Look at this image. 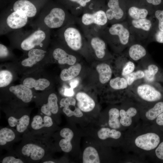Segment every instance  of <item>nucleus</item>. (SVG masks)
Returning <instances> with one entry per match:
<instances>
[{
    "label": "nucleus",
    "instance_id": "obj_1",
    "mask_svg": "<svg viewBox=\"0 0 163 163\" xmlns=\"http://www.w3.org/2000/svg\"><path fill=\"white\" fill-rule=\"evenodd\" d=\"M75 23V17L66 8L52 5L42 8L35 19L30 23V25L33 29L51 30Z\"/></svg>",
    "mask_w": 163,
    "mask_h": 163
},
{
    "label": "nucleus",
    "instance_id": "obj_2",
    "mask_svg": "<svg viewBox=\"0 0 163 163\" xmlns=\"http://www.w3.org/2000/svg\"><path fill=\"white\" fill-rule=\"evenodd\" d=\"M76 24H71L56 30L54 37L71 51L92 59L86 38Z\"/></svg>",
    "mask_w": 163,
    "mask_h": 163
},
{
    "label": "nucleus",
    "instance_id": "obj_3",
    "mask_svg": "<svg viewBox=\"0 0 163 163\" xmlns=\"http://www.w3.org/2000/svg\"><path fill=\"white\" fill-rule=\"evenodd\" d=\"M7 35L12 43L19 46L21 49L25 51L37 48L38 47L43 49V46L51 40L50 30L33 29L25 30L21 29Z\"/></svg>",
    "mask_w": 163,
    "mask_h": 163
},
{
    "label": "nucleus",
    "instance_id": "obj_4",
    "mask_svg": "<svg viewBox=\"0 0 163 163\" xmlns=\"http://www.w3.org/2000/svg\"><path fill=\"white\" fill-rule=\"evenodd\" d=\"M99 34L114 52L120 53L135 42L129 30L126 20L109 24Z\"/></svg>",
    "mask_w": 163,
    "mask_h": 163
},
{
    "label": "nucleus",
    "instance_id": "obj_5",
    "mask_svg": "<svg viewBox=\"0 0 163 163\" xmlns=\"http://www.w3.org/2000/svg\"><path fill=\"white\" fill-rule=\"evenodd\" d=\"M76 23L85 36H98L100 33L108 25V19L104 9L91 13H85L75 17Z\"/></svg>",
    "mask_w": 163,
    "mask_h": 163
},
{
    "label": "nucleus",
    "instance_id": "obj_6",
    "mask_svg": "<svg viewBox=\"0 0 163 163\" xmlns=\"http://www.w3.org/2000/svg\"><path fill=\"white\" fill-rule=\"evenodd\" d=\"M131 33L135 42L152 41L158 29V21L153 14L149 17L133 19L126 18Z\"/></svg>",
    "mask_w": 163,
    "mask_h": 163
},
{
    "label": "nucleus",
    "instance_id": "obj_7",
    "mask_svg": "<svg viewBox=\"0 0 163 163\" xmlns=\"http://www.w3.org/2000/svg\"><path fill=\"white\" fill-rule=\"evenodd\" d=\"M28 22L29 18L22 11H3L0 13V35L22 29Z\"/></svg>",
    "mask_w": 163,
    "mask_h": 163
},
{
    "label": "nucleus",
    "instance_id": "obj_8",
    "mask_svg": "<svg viewBox=\"0 0 163 163\" xmlns=\"http://www.w3.org/2000/svg\"><path fill=\"white\" fill-rule=\"evenodd\" d=\"M89 46L92 59L100 61L111 60L113 57L109 51L107 44L101 37L88 35L85 36Z\"/></svg>",
    "mask_w": 163,
    "mask_h": 163
},
{
    "label": "nucleus",
    "instance_id": "obj_9",
    "mask_svg": "<svg viewBox=\"0 0 163 163\" xmlns=\"http://www.w3.org/2000/svg\"><path fill=\"white\" fill-rule=\"evenodd\" d=\"M110 64H112L110 65L115 76L125 77L134 71L135 68L133 61L125 52L114 53L110 61Z\"/></svg>",
    "mask_w": 163,
    "mask_h": 163
},
{
    "label": "nucleus",
    "instance_id": "obj_10",
    "mask_svg": "<svg viewBox=\"0 0 163 163\" xmlns=\"http://www.w3.org/2000/svg\"><path fill=\"white\" fill-rule=\"evenodd\" d=\"M53 43L55 46L52 50L53 59L61 65H72L77 62L81 55L69 50L54 37Z\"/></svg>",
    "mask_w": 163,
    "mask_h": 163
},
{
    "label": "nucleus",
    "instance_id": "obj_11",
    "mask_svg": "<svg viewBox=\"0 0 163 163\" xmlns=\"http://www.w3.org/2000/svg\"><path fill=\"white\" fill-rule=\"evenodd\" d=\"M129 91L136 93L142 100L148 102L158 101L162 98L161 92L152 84L146 82L134 83Z\"/></svg>",
    "mask_w": 163,
    "mask_h": 163
},
{
    "label": "nucleus",
    "instance_id": "obj_12",
    "mask_svg": "<svg viewBox=\"0 0 163 163\" xmlns=\"http://www.w3.org/2000/svg\"><path fill=\"white\" fill-rule=\"evenodd\" d=\"M119 0H109L105 11L109 25L124 21L127 18L126 8L122 7Z\"/></svg>",
    "mask_w": 163,
    "mask_h": 163
},
{
    "label": "nucleus",
    "instance_id": "obj_13",
    "mask_svg": "<svg viewBox=\"0 0 163 163\" xmlns=\"http://www.w3.org/2000/svg\"><path fill=\"white\" fill-rule=\"evenodd\" d=\"M97 61L95 66V71L97 74L96 82L103 90L111 79L113 71L110 65V61Z\"/></svg>",
    "mask_w": 163,
    "mask_h": 163
},
{
    "label": "nucleus",
    "instance_id": "obj_14",
    "mask_svg": "<svg viewBox=\"0 0 163 163\" xmlns=\"http://www.w3.org/2000/svg\"><path fill=\"white\" fill-rule=\"evenodd\" d=\"M41 6L37 5L30 0H17L12 6L6 10L20 11L24 12L29 18L37 17L41 10Z\"/></svg>",
    "mask_w": 163,
    "mask_h": 163
},
{
    "label": "nucleus",
    "instance_id": "obj_15",
    "mask_svg": "<svg viewBox=\"0 0 163 163\" xmlns=\"http://www.w3.org/2000/svg\"><path fill=\"white\" fill-rule=\"evenodd\" d=\"M160 139L157 134L148 133L138 136L135 139L136 145L143 150L149 151L156 148L160 143Z\"/></svg>",
    "mask_w": 163,
    "mask_h": 163
},
{
    "label": "nucleus",
    "instance_id": "obj_16",
    "mask_svg": "<svg viewBox=\"0 0 163 163\" xmlns=\"http://www.w3.org/2000/svg\"><path fill=\"white\" fill-rule=\"evenodd\" d=\"M129 88L125 77L116 76L111 78L103 90L108 94H123L129 92Z\"/></svg>",
    "mask_w": 163,
    "mask_h": 163
},
{
    "label": "nucleus",
    "instance_id": "obj_17",
    "mask_svg": "<svg viewBox=\"0 0 163 163\" xmlns=\"http://www.w3.org/2000/svg\"><path fill=\"white\" fill-rule=\"evenodd\" d=\"M76 106L83 112H89L95 107L96 103L94 99L86 91H81L75 94Z\"/></svg>",
    "mask_w": 163,
    "mask_h": 163
},
{
    "label": "nucleus",
    "instance_id": "obj_18",
    "mask_svg": "<svg viewBox=\"0 0 163 163\" xmlns=\"http://www.w3.org/2000/svg\"><path fill=\"white\" fill-rule=\"evenodd\" d=\"M60 106L63 107V112L68 117L72 116L81 117L83 115L82 112L76 105V101L72 97H67L62 98L59 102Z\"/></svg>",
    "mask_w": 163,
    "mask_h": 163
},
{
    "label": "nucleus",
    "instance_id": "obj_19",
    "mask_svg": "<svg viewBox=\"0 0 163 163\" xmlns=\"http://www.w3.org/2000/svg\"><path fill=\"white\" fill-rule=\"evenodd\" d=\"M127 48V50L125 52L133 61L142 59L147 56L146 49L139 42H135Z\"/></svg>",
    "mask_w": 163,
    "mask_h": 163
},
{
    "label": "nucleus",
    "instance_id": "obj_20",
    "mask_svg": "<svg viewBox=\"0 0 163 163\" xmlns=\"http://www.w3.org/2000/svg\"><path fill=\"white\" fill-rule=\"evenodd\" d=\"M27 57L23 59L21 65L25 67H31L43 59L46 51L43 49L35 48L28 51Z\"/></svg>",
    "mask_w": 163,
    "mask_h": 163
},
{
    "label": "nucleus",
    "instance_id": "obj_21",
    "mask_svg": "<svg viewBox=\"0 0 163 163\" xmlns=\"http://www.w3.org/2000/svg\"><path fill=\"white\" fill-rule=\"evenodd\" d=\"M22 153L23 155L29 157L33 160H38L44 156L45 151L41 147L32 143L24 145L22 148Z\"/></svg>",
    "mask_w": 163,
    "mask_h": 163
},
{
    "label": "nucleus",
    "instance_id": "obj_22",
    "mask_svg": "<svg viewBox=\"0 0 163 163\" xmlns=\"http://www.w3.org/2000/svg\"><path fill=\"white\" fill-rule=\"evenodd\" d=\"M127 18L138 19L149 17L153 14L154 10L145 8L132 6L126 8Z\"/></svg>",
    "mask_w": 163,
    "mask_h": 163
},
{
    "label": "nucleus",
    "instance_id": "obj_23",
    "mask_svg": "<svg viewBox=\"0 0 163 163\" xmlns=\"http://www.w3.org/2000/svg\"><path fill=\"white\" fill-rule=\"evenodd\" d=\"M9 90L24 103L30 102L33 97L32 91L23 84L11 86Z\"/></svg>",
    "mask_w": 163,
    "mask_h": 163
},
{
    "label": "nucleus",
    "instance_id": "obj_24",
    "mask_svg": "<svg viewBox=\"0 0 163 163\" xmlns=\"http://www.w3.org/2000/svg\"><path fill=\"white\" fill-rule=\"evenodd\" d=\"M60 135L61 137L64 138L61 139L59 143L61 150L65 152H70L72 149L71 141L74 136L73 132L70 129L65 128L61 130Z\"/></svg>",
    "mask_w": 163,
    "mask_h": 163
},
{
    "label": "nucleus",
    "instance_id": "obj_25",
    "mask_svg": "<svg viewBox=\"0 0 163 163\" xmlns=\"http://www.w3.org/2000/svg\"><path fill=\"white\" fill-rule=\"evenodd\" d=\"M82 69L81 64L77 62L67 69L61 71L60 77L63 81H67L74 79L80 73Z\"/></svg>",
    "mask_w": 163,
    "mask_h": 163
},
{
    "label": "nucleus",
    "instance_id": "obj_26",
    "mask_svg": "<svg viewBox=\"0 0 163 163\" xmlns=\"http://www.w3.org/2000/svg\"><path fill=\"white\" fill-rule=\"evenodd\" d=\"M58 98L55 93H52L49 96L48 102L41 107V112L46 115L50 116L52 113L56 114L58 111L59 107L57 103Z\"/></svg>",
    "mask_w": 163,
    "mask_h": 163
},
{
    "label": "nucleus",
    "instance_id": "obj_27",
    "mask_svg": "<svg viewBox=\"0 0 163 163\" xmlns=\"http://www.w3.org/2000/svg\"><path fill=\"white\" fill-rule=\"evenodd\" d=\"M9 126L13 127L16 126L17 131L19 133H22L27 128L30 122V117L27 115H24L19 119L13 117H10L8 119Z\"/></svg>",
    "mask_w": 163,
    "mask_h": 163
},
{
    "label": "nucleus",
    "instance_id": "obj_28",
    "mask_svg": "<svg viewBox=\"0 0 163 163\" xmlns=\"http://www.w3.org/2000/svg\"><path fill=\"white\" fill-rule=\"evenodd\" d=\"M50 82L45 78H40L36 80L32 78H27L24 79L23 84L25 86L31 88H34L37 90L42 91L50 85Z\"/></svg>",
    "mask_w": 163,
    "mask_h": 163
},
{
    "label": "nucleus",
    "instance_id": "obj_29",
    "mask_svg": "<svg viewBox=\"0 0 163 163\" xmlns=\"http://www.w3.org/2000/svg\"><path fill=\"white\" fill-rule=\"evenodd\" d=\"M83 163H100V159L96 149L92 146H88L84 150L83 153Z\"/></svg>",
    "mask_w": 163,
    "mask_h": 163
},
{
    "label": "nucleus",
    "instance_id": "obj_30",
    "mask_svg": "<svg viewBox=\"0 0 163 163\" xmlns=\"http://www.w3.org/2000/svg\"><path fill=\"white\" fill-rule=\"evenodd\" d=\"M53 124L52 119L50 116L46 115L43 119L40 116L36 115L33 118L31 126L34 129L38 130L44 127H50Z\"/></svg>",
    "mask_w": 163,
    "mask_h": 163
},
{
    "label": "nucleus",
    "instance_id": "obj_31",
    "mask_svg": "<svg viewBox=\"0 0 163 163\" xmlns=\"http://www.w3.org/2000/svg\"><path fill=\"white\" fill-rule=\"evenodd\" d=\"M137 113L136 109L133 107L129 108L126 111L124 109L120 110V124L125 126H130L132 123V117L135 116Z\"/></svg>",
    "mask_w": 163,
    "mask_h": 163
},
{
    "label": "nucleus",
    "instance_id": "obj_32",
    "mask_svg": "<svg viewBox=\"0 0 163 163\" xmlns=\"http://www.w3.org/2000/svg\"><path fill=\"white\" fill-rule=\"evenodd\" d=\"M97 136L101 140H105L108 138L118 139L121 136V133L115 129H111L108 128L103 127L97 132Z\"/></svg>",
    "mask_w": 163,
    "mask_h": 163
},
{
    "label": "nucleus",
    "instance_id": "obj_33",
    "mask_svg": "<svg viewBox=\"0 0 163 163\" xmlns=\"http://www.w3.org/2000/svg\"><path fill=\"white\" fill-rule=\"evenodd\" d=\"M108 124L113 129H117L120 128V123L118 118L120 116V110L117 108H112L108 112Z\"/></svg>",
    "mask_w": 163,
    "mask_h": 163
},
{
    "label": "nucleus",
    "instance_id": "obj_34",
    "mask_svg": "<svg viewBox=\"0 0 163 163\" xmlns=\"http://www.w3.org/2000/svg\"><path fill=\"white\" fill-rule=\"evenodd\" d=\"M145 76L144 79L145 82L151 84L155 79V76L159 71L158 66L154 64L149 65L147 69L144 70Z\"/></svg>",
    "mask_w": 163,
    "mask_h": 163
},
{
    "label": "nucleus",
    "instance_id": "obj_35",
    "mask_svg": "<svg viewBox=\"0 0 163 163\" xmlns=\"http://www.w3.org/2000/svg\"><path fill=\"white\" fill-rule=\"evenodd\" d=\"M163 112V101H159L146 113L145 116L149 120H153Z\"/></svg>",
    "mask_w": 163,
    "mask_h": 163
},
{
    "label": "nucleus",
    "instance_id": "obj_36",
    "mask_svg": "<svg viewBox=\"0 0 163 163\" xmlns=\"http://www.w3.org/2000/svg\"><path fill=\"white\" fill-rule=\"evenodd\" d=\"M71 3L76 5L74 16L78 17L81 15L89 5L92 0H68Z\"/></svg>",
    "mask_w": 163,
    "mask_h": 163
},
{
    "label": "nucleus",
    "instance_id": "obj_37",
    "mask_svg": "<svg viewBox=\"0 0 163 163\" xmlns=\"http://www.w3.org/2000/svg\"><path fill=\"white\" fill-rule=\"evenodd\" d=\"M15 135L13 131L8 128H4L0 130V145H4L7 142L13 140Z\"/></svg>",
    "mask_w": 163,
    "mask_h": 163
},
{
    "label": "nucleus",
    "instance_id": "obj_38",
    "mask_svg": "<svg viewBox=\"0 0 163 163\" xmlns=\"http://www.w3.org/2000/svg\"><path fill=\"white\" fill-rule=\"evenodd\" d=\"M145 76L144 71L138 70L133 71L126 76L125 77L126 79L129 86H131L137 80L143 78Z\"/></svg>",
    "mask_w": 163,
    "mask_h": 163
},
{
    "label": "nucleus",
    "instance_id": "obj_39",
    "mask_svg": "<svg viewBox=\"0 0 163 163\" xmlns=\"http://www.w3.org/2000/svg\"><path fill=\"white\" fill-rule=\"evenodd\" d=\"M13 78L11 73L7 70H2L0 72V87L7 86L11 82Z\"/></svg>",
    "mask_w": 163,
    "mask_h": 163
},
{
    "label": "nucleus",
    "instance_id": "obj_40",
    "mask_svg": "<svg viewBox=\"0 0 163 163\" xmlns=\"http://www.w3.org/2000/svg\"><path fill=\"white\" fill-rule=\"evenodd\" d=\"M153 15L157 21L158 30L163 31V9H155L154 11Z\"/></svg>",
    "mask_w": 163,
    "mask_h": 163
},
{
    "label": "nucleus",
    "instance_id": "obj_41",
    "mask_svg": "<svg viewBox=\"0 0 163 163\" xmlns=\"http://www.w3.org/2000/svg\"><path fill=\"white\" fill-rule=\"evenodd\" d=\"M10 55L8 49L4 44H0V57L1 59L5 58Z\"/></svg>",
    "mask_w": 163,
    "mask_h": 163
},
{
    "label": "nucleus",
    "instance_id": "obj_42",
    "mask_svg": "<svg viewBox=\"0 0 163 163\" xmlns=\"http://www.w3.org/2000/svg\"><path fill=\"white\" fill-rule=\"evenodd\" d=\"M152 41L163 43V31H160L158 29L154 34Z\"/></svg>",
    "mask_w": 163,
    "mask_h": 163
},
{
    "label": "nucleus",
    "instance_id": "obj_43",
    "mask_svg": "<svg viewBox=\"0 0 163 163\" xmlns=\"http://www.w3.org/2000/svg\"><path fill=\"white\" fill-rule=\"evenodd\" d=\"M155 153L158 159L163 160V141L160 143L156 147Z\"/></svg>",
    "mask_w": 163,
    "mask_h": 163
},
{
    "label": "nucleus",
    "instance_id": "obj_44",
    "mask_svg": "<svg viewBox=\"0 0 163 163\" xmlns=\"http://www.w3.org/2000/svg\"><path fill=\"white\" fill-rule=\"evenodd\" d=\"M2 163H23V162L20 159L16 158L12 156H8L4 158Z\"/></svg>",
    "mask_w": 163,
    "mask_h": 163
},
{
    "label": "nucleus",
    "instance_id": "obj_45",
    "mask_svg": "<svg viewBox=\"0 0 163 163\" xmlns=\"http://www.w3.org/2000/svg\"><path fill=\"white\" fill-rule=\"evenodd\" d=\"M74 89L70 87L66 88L64 91V95L67 97H72L74 94Z\"/></svg>",
    "mask_w": 163,
    "mask_h": 163
},
{
    "label": "nucleus",
    "instance_id": "obj_46",
    "mask_svg": "<svg viewBox=\"0 0 163 163\" xmlns=\"http://www.w3.org/2000/svg\"><path fill=\"white\" fill-rule=\"evenodd\" d=\"M162 0H146L149 4L154 6H158L160 5L162 2Z\"/></svg>",
    "mask_w": 163,
    "mask_h": 163
},
{
    "label": "nucleus",
    "instance_id": "obj_47",
    "mask_svg": "<svg viewBox=\"0 0 163 163\" xmlns=\"http://www.w3.org/2000/svg\"><path fill=\"white\" fill-rule=\"evenodd\" d=\"M156 122L158 125L163 126V112L157 117Z\"/></svg>",
    "mask_w": 163,
    "mask_h": 163
},
{
    "label": "nucleus",
    "instance_id": "obj_48",
    "mask_svg": "<svg viewBox=\"0 0 163 163\" xmlns=\"http://www.w3.org/2000/svg\"><path fill=\"white\" fill-rule=\"evenodd\" d=\"M79 82V80L78 79H75L74 80L70 82V87L74 89L78 85Z\"/></svg>",
    "mask_w": 163,
    "mask_h": 163
},
{
    "label": "nucleus",
    "instance_id": "obj_49",
    "mask_svg": "<svg viewBox=\"0 0 163 163\" xmlns=\"http://www.w3.org/2000/svg\"><path fill=\"white\" fill-rule=\"evenodd\" d=\"M43 163H54L55 162L52 161H44L43 162Z\"/></svg>",
    "mask_w": 163,
    "mask_h": 163
}]
</instances>
